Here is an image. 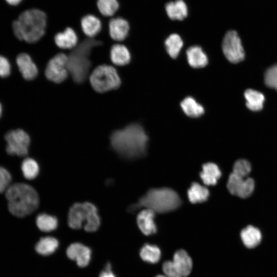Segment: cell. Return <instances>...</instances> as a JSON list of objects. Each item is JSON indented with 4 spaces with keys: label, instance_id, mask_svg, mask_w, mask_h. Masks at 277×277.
Listing matches in <instances>:
<instances>
[{
    "label": "cell",
    "instance_id": "cell-8",
    "mask_svg": "<svg viewBox=\"0 0 277 277\" xmlns=\"http://www.w3.org/2000/svg\"><path fill=\"white\" fill-rule=\"evenodd\" d=\"M222 50L226 58L232 63L236 64L244 59V50L235 31L230 30L226 33L222 43Z\"/></svg>",
    "mask_w": 277,
    "mask_h": 277
},
{
    "label": "cell",
    "instance_id": "cell-4",
    "mask_svg": "<svg viewBox=\"0 0 277 277\" xmlns=\"http://www.w3.org/2000/svg\"><path fill=\"white\" fill-rule=\"evenodd\" d=\"M181 204V199L174 190L169 188H153L148 190L129 210L135 211L141 207H145L155 213H162L176 209Z\"/></svg>",
    "mask_w": 277,
    "mask_h": 277
},
{
    "label": "cell",
    "instance_id": "cell-25",
    "mask_svg": "<svg viewBox=\"0 0 277 277\" xmlns=\"http://www.w3.org/2000/svg\"><path fill=\"white\" fill-rule=\"evenodd\" d=\"M181 107L184 112L190 117H198L204 113L203 107L191 96L184 98L181 103Z\"/></svg>",
    "mask_w": 277,
    "mask_h": 277
},
{
    "label": "cell",
    "instance_id": "cell-30",
    "mask_svg": "<svg viewBox=\"0 0 277 277\" xmlns=\"http://www.w3.org/2000/svg\"><path fill=\"white\" fill-rule=\"evenodd\" d=\"M36 224L41 231L50 232L57 228L58 221L54 216L46 213H41L36 217Z\"/></svg>",
    "mask_w": 277,
    "mask_h": 277
},
{
    "label": "cell",
    "instance_id": "cell-2",
    "mask_svg": "<svg viewBox=\"0 0 277 277\" xmlns=\"http://www.w3.org/2000/svg\"><path fill=\"white\" fill-rule=\"evenodd\" d=\"M47 16L38 9H31L22 12L13 22L12 28L15 36L29 43L39 41L45 34Z\"/></svg>",
    "mask_w": 277,
    "mask_h": 277
},
{
    "label": "cell",
    "instance_id": "cell-10",
    "mask_svg": "<svg viewBox=\"0 0 277 277\" xmlns=\"http://www.w3.org/2000/svg\"><path fill=\"white\" fill-rule=\"evenodd\" d=\"M68 56L64 53H58L48 63L45 69L47 78L55 83L65 81L69 74L67 69Z\"/></svg>",
    "mask_w": 277,
    "mask_h": 277
},
{
    "label": "cell",
    "instance_id": "cell-38",
    "mask_svg": "<svg viewBox=\"0 0 277 277\" xmlns=\"http://www.w3.org/2000/svg\"><path fill=\"white\" fill-rule=\"evenodd\" d=\"M6 2L11 5H17L20 3L22 0H6Z\"/></svg>",
    "mask_w": 277,
    "mask_h": 277
},
{
    "label": "cell",
    "instance_id": "cell-40",
    "mask_svg": "<svg viewBox=\"0 0 277 277\" xmlns=\"http://www.w3.org/2000/svg\"><path fill=\"white\" fill-rule=\"evenodd\" d=\"M155 277H168V276L163 275H158L156 276Z\"/></svg>",
    "mask_w": 277,
    "mask_h": 277
},
{
    "label": "cell",
    "instance_id": "cell-19",
    "mask_svg": "<svg viewBox=\"0 0 277 277\" xmlns=\"http://www.w3.org/2000/svg\"><path fill=\"white\" fill-rule=\"evenodd\" d=\"M186 55L189 65L193 68H203L208 64L207 56L200 46L190 47L186 51Z\"/></svg>",
    "mask_w": 277,
    "mask_h": 277
},
{
    "label": "cell",
    "instance_id": "cell-21",
    "mask_svg": "<svg viewBox=\"0 0 277 277\" xmlns=\"http://www.w3.org/2000/svg\"><path fill=\"white\" fill-rule=\"evenodd\" d=\"M221 175L222 172L218 166L211 162L204 164L200 173V177L206 185H215Z\"/></svg>",
    "mask_w": 277,
    "mask_h": 277
},
{
    "label": "cell",
    "instance_id": "cell-6",
    "mask_svg": "<svg viewBox=\"0 0 277 277\" xmlns=\"http://www.w3.org/2000/svg\"><path fill=\"white\" fill-rule=\"evenodd\" d=\"M69 227L74 229L84 228L87 232L96 231L101 224L96 207L92 203H75L70 208L68 215Z\"/></svg>",
    "mask_w": 277,
    "mask_h": 277
},
{
    "label": "cell",
    "instance_id": "cell-14",
    "mask_svg": "<svg viewBox=\"0 0 277 277\" xmlns=\"http://www.w3.org/2000/svg\"><path fill=\"white\" fill-rule=\"evenodd\" d=\"M155 212L153 210L145 208L138 214L136 218L138 228L143 234L150 235L157 231V227L154 222Z\"/></svg>",
    "mask_w": 277,
    "mask_h": 277
},
{
    "label": "cell",
    "instance_id": "cell-17",
    "mask_svg": "<svg viewBox=\"0 0 277 277\" xmlns=\"http://www.w3.org/2000/svg\"><path fill=\"white\" fill-rule=\"evenodd\" d=\"M81 26L84 33L90 38H92L100 32L102 22L95 15L87 14L82 17Z\"/></svg>",
    "mask_w": 277,
    "mask_h": 277
},
{
    "label": "cell",
    "instance_id": "cell-27",
    "mask_svg": "<svg viewBox=\"0 0 277 277\" xmlns=\"http://www.w3.org/2000/svg\"><path fill=\"white\" fill-rule=\"evenodd\" d=\"M244 96L248 109L256 111L263 108L265 97L262 93L252 89H247L244 92Z\"/></svg>",
    "mask_w": 277,
    "mask_h": 277
},
{
    "label": "cell",
    "instance_id": "cell-36",
    "mask_svg": "<svg viewBox=\"0 0 277 277\" xmlns=\"http://www.w3.org/2000/svg\"><path fill=\"white\" fill-rule=\"evenodd\" d=\"M11 71V66L9 61L4 56L0 55V76L7 77Z\"/></svg>",
    "mask_w": 277,
    "mask_h": 277
},
{
    "label": "cell",
    "instance_id": "cell-39",
    "mask_svg": "<svg viewBox=\"0 0 277 277\" xmlns=\"http://www.w3.org/2000/svg\"><path fill=\"white\" fill-rule=\"evenodd\" d=\"M2 106L1 104L0 103V117L2 115Z\"/></svg>",
    "mask_w": 277,
    "mask_h": 277
},
{
    "label": "cell",
    "instance_id": "cell-15",
    "mask_svg": "<svg viewBox=\"0 0 277 277\" xmlns=\"http://www.w3.org/2000/svg\"><path fill=\"white\" fill-rule=\"evenodd\" d=\"M108 27L110 37L116 41L124 40L130 29L128 21L121 17L112 18L109 21Z\"/></svg>",
    "mask_w": 277,
    "mask_h": 277
},
{
    "label": "cell",
    "instance_id": "cell-32",
    "mask_svg": "<svg viewBox=\"0 0 277 277\" xmlns=\"http://www.w3.org/2000/svg\"><path fill=\"white\" fill-rule=\"evenodd\" d=\"M21 167L24 177L28 180L35 179L38 174V165L31 158L25 159L22 162Z\"/></svg>",
    "mask_w": 277,
    "mask_h": 277
},
{
    "label": "cell",
    "instance_id": "cell-29",
    "mask_svg": "<svg viewBox=\"0 0 277 277\" xmlns=\"http://www.w3.org/2000/svg\"><path fill=\"white\" fill-rule=\"evenodd\" d=\"M165 45L169 56L175 58L179 55L183 46V42L181 36L175 33L170 34L165 40Z\"/></svg>",
    "mask_w": 277,
    "mask_h": 277
},
{
    "label": "cell",
    "instance_id": "cell-24",
    "mask_svg": "<svg viewBox=\"0 0 277 277\" xmlns=\"http://www.w3.org/2000/svg\"><path fill=\"white\" fill-rule=\"evenodd\" d=\"M187 195L191 203L193 204L202 203L208 199L209 196V191L206 187L197 183L194 182L192 183L188 190Z\"/></svg>",
    "mask_w": 277,
    "mask_h": 277
},
{
    "label": "cell",
    "instance_id": "cell-35",
    "mask_svg": "<svg viewBox=\"0 0 277 277\" xmlns=\"http://www.w3.org/2000/svg\"><path fill=\"white\" fill-rule=\"evenodd\" d=\"M11 176L10 173L4 168L0 166V192L6 191L10 186Z\"/></svg>",
    "mask_w": 277,
    "mask_h": 277
},
{
    "label": "cell",
    "instance_id": "cell-16",
    "mask_svg": "<svg viewBox=\"0 0 277 277\" xmlns=\"http://www.w3.org/2000/svg\"><path fill=\"white\" fill-rule=\"evenodd\" d=\"M17 65L23 77L26 80H32L38 74V69L31 57L27 53L19 54L16 58Z\"/></svg>",
    "mask_w": 277,
    "mask_h": 277
},
{
    "label": "cell",
    "instance_id": "cell-28",
    "mask_svg": "<svg viewBox=\"0 0 277 277\" xmlns=\"http://www.w3.org/2000/svg\"><path fill=\"white\" fill-rule=\"evenodd\" d=\"M140 255L144 261L155 264L160 260L161 251L156 245L146 244L141 248Z\"/></svg>",
    "mask_w": 277,
    "mask_h": 277
},
{
    "label": "cell",
    "instance_id": "cell-9",
    "mask_svg": "<svg viewBox=\"0 0 277 277\" xmlns=\"http://www.w3.org/2000/svg\"><path fill=\"white\" fill-rule=\"evenodd\" d=\"M5 138L7 143L6 151L8 153L18 156L27 154L30 139L23 130H11L6 134Z\"/></svg>",
    "mask_w": 277,
    "mask_h": 277
},
{
    "label": "cell",
    "instance_id": "cell-7",
    "mask_svg": "<svg viewBox=\"0 0 277 277\" xmlns=\"http://www.w3.org/2000/svg\"><path fill=\"white\" fill-rule=\"evenodd\" d=\"M90 82L93 89L100 93L116 89L121 84L116 70L106 65H100L93 70L90 76Z\"/></svg>",
    "mask_w": 277,
    "mask_h": 277
},
{
    "label": "cell",
    "instance_id": "cell-18",
    "mask_svg": "<svg viewBox=\"0 0 277 277\" xmlns=\"http://www.w3.org/2000/svg\"><path fill=\"white\" fill-rule=\"evenodd\" d=\"M54 39L56 45L62 49L75 47L78 40L76 32L70 27H67L63 31L56 33Z\"/></svg>",
    "mask_w": 277,
    "mask_h": 277
},
{
    "label": "cell",
    "instance_id": "cell-1",
    "mask_svg": "<svg viewBox=\"0 0 277 277\" xmlns=\"http://www.w3.org/2000/svg\"><path fill=\"white\" fill-rule=\"evenodd\" d=\"M148 142V137L144 129L135 123L114 131L110 136L113 150L121 157L129 160L145 156Z\"/></svg>",
    "mask_w": 277,
    "mask_h": 277
},
{
    "label": "cell",
    "instance_id": "cell-5",
    "mask_svg": "<svg viewBox=\"0 0 277 277\" xmlns=\"http://www.w3.org/2000/svg\"><path fill=\"white\" fill-rule=\"evenodd\" d=\"M102 43L94 38L86 39L70 53L68 56L67 69L75 83H82L86 80L91 65L90 59L91 51Z\"/></svg>",
    "mask_w": 277,
    "mask_h": 277
},
{
    "label": "cell",
    "instance_id": "cell-23",
    "mask_svg": "<svg viewBox=\"0 0 277 277\" xmlns=\"http://www.w3.org/2000/svg\"><path fill=\"white\" fill-rule=\"evenodd\" d=\"M110 58L115 65L124 66L130 62L131 56L128 49L125 46L115 44L112 46L110 50Z\"/></svg>",
    "mask_w": 277,
    "mask_h": 277
},
{
    "label": "cell",
    "instance_id": "cell-34",
    "mask_svg": "<svg viewBox=\"0 0 277 277\" xmlns=\"http://www.w3.org/2000/svg\"><path fill=\"white\" fill-rule=\"evenodd\" d=\"M264 80L268 87L277 91V64L267 69L265 74Z\"/></svg>",
    "mask_w": 277,
    "mask_h": 277
},
{
    "label": "cell",
    "instance_id": "cell-31",
    "mask_svg": "<svg viewBox=\"0 0 277 277\" xmlns=\"http://www.w3.org/2000/svg\"><path fill=\"white\" fill-rule=\"evenodd\" d=\"M96 4L99 12L106 17L114 15L120 7L117 0H96Z\"/></svg>",
    "mask_w": 277,
    "mask_h": 277
},
{
    "label": "cell",
    "instance_id": "cell-20",
    "mask_svg": "<svg viewBox=\"0 0 277 277\" xmlns=\"http://www.w3.org/2000/svg\"><path fill=\"white\" fill-rule=\"evenodd\" d=\"M240 235L243 244L248 248L255 247L261 243L262 240L261 231L252 225H248L243 229Z\"/></svg>",
    "mask_w": 277,
    "mask_h": 277
},
{
    "label": "cell",
    "instance_id": "cell-22",
    "mask_svg": "<svg viewBox=\"0 0 277 277\" xmlns=\"http://www.w3.org/2000/svg\"><path fill=\"white\" fill-rule=\"evenodd\" d=\"M165 9L168 17L173 20L182 21L188 14V8L183 0H176L166 4Z\"/></svg>",
    "mask_w": 277,
    "mask_h": 277
},
{
    "label": "cell",
    "instance_id": "cell-33",
    "mask_svg": "<svg viewBox=\"0 0 277 277\" xmlns=\"http://www.w3.org/2000/svg\"><path fill=\"white\" fill-rule=\"evenodd\" d=\"M251 171V164L245 159H239L233 164L232 173L240 177H247Z\"/></svg>",
    "mask_w": 277,
    "mask_h": 277
},
{
    "label": "cell",
    "instance_id": "cell-3",
    "mask_svg": "<svg viewBox=\"0 0 277 277\" xmlns=\"http://www.w3.org/2000/svg\"><path fill=\"white\" fill-rule=\"evenodd\" d=\"M9 211L17 217H24L35 210L39 204L36 190L25 183L10 185L6 191Z\"/></svg>",
    "mask_w": 277,
    "mask_h": 277
},
{
    "label": "cell",
    "instance_id": "cell-11",
    "mask_svg": "<svg viewBox=\"0 0 277 277\" xmlns=\"http://www.w3.org/2000/svg\"><path fill=\"white\" fill-rule=\"evenodd\" d=\"M227 187L231 194L245 199L252 194L255 182L251 177L243 178L232 172L229 176Z\"/></svg>",
    "mask_w": 277,
    "mask_h": 277
},
{
    "label": "cell",
    "instance_id": "cell-12",
    "mask_svg": "<svg viewBox=\"0 0 277 277\" xmlns=\"http://www.w3.org/2000/svg\"><path fill=\"white\" fill-rule=\"evenodd\" d=\"M66 254L70 259L75 261L79 267H84L87 266L90 261L91 250L83 244L74 243L68 246Z\"/></svg>",
    "mask_w": 277,
    "mask_h": 277
},
{
    "label": "cell",
    "instance_id": "cell-13",
    "mask_svg": "<svg viewBox=\"0 0 277 277\" xmlns=\"http://www.w3.org/2000/svg\"><path fill=\"white\" fill-rule=\"evenodd\" d=\"M171 262L174 270L180 277H186L190 273L192 261L185 250H177L174 254Z\"/></svg>",
    "mask_w": 277,
    "mask_h": 277
},
{
    "label": "cell",
    "instance_id": "cell-37",
    "mask_svg": "<svg viewBox=\"0 0 277 277\" xmlns=\"http://www.w3.org/2000/svg\"><path fill=\"white\" fill-rule=\"evenodd\" d=\"M99 277H116L112 271L111 266L109 263L106 265L105 269L100 273Z\"/></svg>",
    "mask_w": 277,
    "mask_h": 277
},
{
    "label": "cell",
    "instance_id": "cell-26",
    "mask_svg": "<svg viewBox=\"0 0 277 277\" xmlns=\"http://www.w3.org/2000/svg\"><path fill=\"white\" fill-rule=\"evenodd\" d=\"M58 240L52 236L42 238L35 245L36 251L42 255H48L54 253L58 247Z\"/></svg>",
    "mask_w": 277,
    "mask_h": 277
}]
</instances>
